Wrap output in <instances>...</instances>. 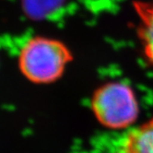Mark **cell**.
Listing matches in <instances>:
<instances>
[{
  "mask_svg": "<svg viewBox=\"0 0 153 153\" xmlns=\"http://www.w3.org/2000/svg\"><path fill=\"white\" fill-rule=\"evenodd\" d=\"M72 59L71 52L60 41L35 36L29 39L20 48L18 68L31 83L50 84L61 78Z\"/></svg>",
  "mask_w": 153,
  "mask_h": 153,
  "instance_id": "obj_1",
  "label": "cell"
},
{
  "mask_svg": "<svg viewBox=\"0 0 153 153\" xmlns=\"http://www.w3.org/2000/svg\"><path fill=\"white\" fill-rule=\"evenodd\" d=\"M91 110L102 126L121 129L136 121L139 109L136 95L129 86L121 82H109L93 93Z\"/></svg>",
  "mask_w": 153,
  "mask_h": 153,
  "instance_id": "obj_2",
  "label": "cell"
},
{
  "mask_svg": "<svg viewBox=\"0 0 153 153\" xmlns=\"http://www.w3.org/2000/svg\"><path fill=\"white\" fill-rule=\"evenodd\" d=\"M118 153H153V118L126 136Z\"/></svg>",
  "mask_w": 153,
  "mask_h": 153,
  "instance_id": "obj_3",
  "label": "cell"
},
{
  "mask_svg": "<svg viewBox=\"0 0 153 153\" xmlns=\"http://www.w3.org/2000/svg\"><path fill=\"white\" fill-rule=\"evenodd\" d=\"M135 8L141 19L139 36L143 42L147 58L153 65V4L136 2Z\"/></svg>",
  "mask_w": 153,
  "mask_h": 153,
  "instance_id": "obj_4",
  "label": "cell"
},
{
  "mask_svg": "<svg viewBox=\"0 0 153 153\" xmlns=\"http://www.w3.org/2000/svg\"><path fill=\"white\" fill-rule=\"evenodd\" d=\"M65 0H21L25 15L32 20H42L53 15Z\"/></svg>",
  "mask_w": 153,
  "mask_h": 153,
  "instance_id": "obj_5",
  "label": "cell"
}]
</instances>
